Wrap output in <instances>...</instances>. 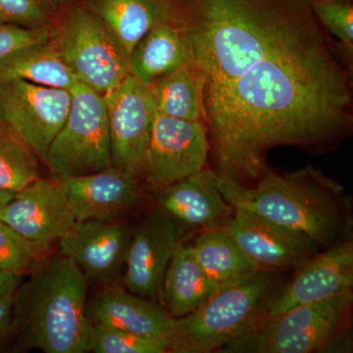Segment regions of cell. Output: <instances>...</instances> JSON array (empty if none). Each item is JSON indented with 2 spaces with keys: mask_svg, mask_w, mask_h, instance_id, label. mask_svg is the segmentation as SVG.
I'll return each mask as SVG.
<instances>
[{
  "mask_svg": "<svg viewBox=\"0 0 353 353\" xmlns=\"http://www.w3.org/2000/svg\"><path fill=\"white\" fill-rule=\"evenodd\" d=\"M314 0H190L180 27L205 77L208 124L312 90L341 62Z\"/></svg>",
  "mask_w": 353,
  "mask_h": 353,
  "instance_id": "obj_1",
  "label": "cell"
},
{
  "mask_svg": "<svg viewBox=\"0 0 353 353\" xmlns=\"http://www.w3.org/2000/svg\"><path fill=\"white\" fill-rule=\"evenodd\" d=\"M219 189L234 208L303 234L321 248L352 229V201L343 185L310 165L292 173L268 170L253 187L219 176Z\"/></svg>",
  "mask_w": 353,
  "mask_h": 353,
  "instance_id": "obj_2",
  "label": "cell"
},
{
  "mask_svg": "<svg viewBox=\"0 0 353 353\" xmlns=\"http://www.w3.org/2000/svg\"><path fill=\"white\" fill-rule=\"evenodd\" d=\"M88 288V279L68 257L39 261L15 292L12 333L21 345L46 353L87 352Z\"/></svg>",
  "mask_w": 353,
  "mask_h": 353,
  "instance_id": "obj_3",
  "label": "cell"
},
{
  "mask_svg": "<svg viewBox=\"0 0 353 353\" xmlns=\"http://www.w3.org/2000/svg\"><path fill=\"white\" fill-rule=\"evenodd\" d=\"M272 288L273 273L267 270L221 288L194 312L173 320L169 352H220L245 336L265 317Z\"/></svg>",
  "mask_w": 353,
  "mask_h": 353,
  "instance_id": "obj_4",
  "label": "cell"
},
{
  "mask_svg": "<svg viewBox=\"0 0 353 353\" xmlns=\"http://www.w3.org/2000/svg\"><path fill=\"white\" fill-rule=\"evenodd\" d=\"M50 29L51 46L79 82L108 94L129 74V54L85 0L60 9Z\"/></svg>",
  "mask_w": 353,
  "mask_h": 353,
  "instance_id": "obj_5",
  "label": "cell"
},
{
  "mask_svg": "<svg viewBox=\"0 0 353 353\" xmlns=\"http://www.w3.org/2000/svg\"><path fill=\"white\" fill-rule=\"evenodd\" d=\"M352 290L263 318L252 331L228 343L224 353H312L338 340L350 322Z\"/></svg>",
  "mask_w": 353,
  "mask_h": 353,
  "instance_id": "obj_6",
  "label": "cell"
},
{
  "mask_svg": "<svg viewBox=\"0 0 353 353\" xmlns=\"http://www.w3.org/2000/svg\"><path fill=\"white\" fill-rule=\"evenodd\" d=\"M63 126L44 161L58 178L90 175L111 167L108 109L103 95L78 82Z\"/></svg>",
  "mask_w": 353,
  "mask_h": 353,
  "instance_id": "obj_7",
  "label": "cell"
},
{
  "mask_svg": "<svg viewBox=\"0 0 353 353\" xmlns=\"http://www.w3.org/2000/svg\"><path fill=\"white\" fill-rule=\"evenodd\" d=\"M71 92L23 80L0 81V130L46 157L63 126Z\"/></svg>",
  "mask_w": 353,
  "mask_h": 353,
  "instance_id": "obj_8",
  "label": "cell"
},
{
  "mask_svg": "<svg viewBox=\"0 0 353 353\" xmlns=\"http://www.w3.org/2000/svg\"><path fill=\"white\" fill-rule=\"evenodd\" d=\"M103 97L108 115L111 167L139 179L145 173L157 115L152 88L128 74Z\"/></svg>",
  "mask_w": 353,
  "mask_h": 353,
  "instance_id": "obj_9",
  "label": "cell"
},
{
  "mask_svg": "<svg viewBox=\"0 0 353 353\" xmlns=\"http://www.w3.org/2000/svg\"><path fill=\"white\" fill-rule=\"evenodd\" d=\"M209 150L205 123L157 110L143 176L153 189H162L203 170Z\"/></svg>",
  "mask_w": 353,
  "mask_h": 353,
  "instance_id": "obj_10",
  "label": "cell"
},
{
  "mask_svg": "<svg viewBox=\"0 0 353 353\" xmlns=\"http://www.w3.org/2000/svg\"><path fill=\"white\" fill-rule=\"evenodd\" d=\"M0 222L46 252L76 222L61 180L41 178L16 192L0 211Z\"/></svg>",
  "mask_w": 353,
  "mask_h": 353,
  "instance_id": "obj_11",
  "label": "cell"
},
{
  "mask_svg": "<svg viewBox=\"0 0 353 353\" xmlns=\"http://www.w3.org/2000/svg\"><path fill=\"white\" fill-rule=\"evenodd\" d=\"M222 229L261 270L296 269L321 250L304 234L245 209L234 208Z\"/></svg>",
  "mask_w": 353,
  "mask_h": 353,
  "instance_id": "obj_12",
  "label": "cell"
},
{
  "mask_svg": "<svg viewBox=\"0 0 353 353\" xmlns=\"http://www.w3.org/2000/svg\"><path fill=\"white\" fill-rule=\"evenodd\" d=\"M182 234L159 210L146 214L132 230L123 285L132 294L160 303L162 285Z\"/></svg>",
  "mask_w": 353,
  "mask_h": 353,
  "instance_id": "obj_13",
  "label": "cell"
},
{
  "mask_svg": "<svg viewBox=\"0 0 353 353\" xmlns=\"http://www.w3.org/2000/svg\"><path fill=\"white\" fill-rule=\"evenodd\" d=\"M132 232L118 219L76 221L58 245L88 282L108 285L115 282L126 262Z\"/></svg>",
  "mask_w": 353,
  "mask_h": 353,
  "instance_id": "obj_14",
  "label": "cell"
},
{
  "mask_svg": "<svg viewBox=\"0 0 353 353\" xmlns=\"http://www.w3.org/2000/svg\"><path fill=\"white\" fill-rule=\"evenodd\" d=\"M353 243L340 241L299 265L296 275L280 294L269 299L265 317L314 303L352 290Z\"/></svg>",
  "mask_w": 353,
  "mask_h": 353,
  "instance_id": "obj_15",
  "label": "cell"
},
{
  "mask_svg": "<svg viewBox=\"0 0 353 353\" xmlns=\"http://www.w3.org/2000/svg\"><path fill=\"white\" fill-rule=\"evenodd\" d=\"M158 210L185 231L219 229L233 216L234 208L219 189V176L203 170L157 190Z\"/></svg>",
  "mask_w": 353,
  "mask_h": 353,
  "instance_id": "obj_16",
  "label": "cell"
},
{
  "mask_svg": "<svg viewBox=\"0 0 353 353\" xmlns=\"http://www.w3.org/2000/svg\"><path fill=\"white\" fill-rule=\"evenodd\" d=\"M59 179L76 221L118 219L139 199V179L113 167L90 175Z\"/></svg>",
  "mask_w": 353,
  "mask_h": 353,
  "instance_id": "obj_17",
  "label": "cell"
},
{
  "mask_svg": "<svg viewBox=\"0 0 353 353\" xmlns=\"http://www.w3.org/2000/svg\"><path fill=\"white\" fill-rule=\"evenodd\" d=\"M104 285L88 305L90 322L170 340L174 319L161 304L132 294L115 282Z\"/></svg>",
  "mask_w": 353,
  "mask_h": 353,
  "instance_id": "obj_18",
  "label": "cell"
},
{
  "mask_svg": "<svg viewBox=\"0 0 353 353\" xmlns=\"http://www.w3.org/2000/svg\"><path fill=\"white\" fill-rule=\"evenodd\" d=\"M224 285L206 275L194 256L192 245L182 241L176 245L165 273L160 304L173 319H178L201 307Z\"/></svg>",
  "mask_w": 353,
  "mask_h": 353,
  "instance_id": "obj_19",
  "label": "cell"
},
{
  "mask_svg": "<svg viewBox=\"0 0 353 353\" xmlns=\"http://www.w3.org/2000/svg\"><path fill=\"white\" fill-rule=\"evenodd\" d=\"M108 26L128 54L152 28L178 23L176 0H85Z\"/></svg>",
  "mask_w": 353,
  "mask_h": 353,
  "instance_id": "obj_20",
  "label": "cell"
},
{
  "mask_svg": "<svg viewBox=\"0 0 353 353\" xmlns=\"http://www.w3.org/2000/svg\"><path fill=\"white\" fill-rule=\"evenodd\" d=\"M189 64L194 61L183 30L174 23L165 22L146 32L132 48L129 74L150 85L160 77Z\"/></svg>",
  "mask_w": 353,
  "mask_h": 353,
  "instance_id": "obj_21",
  "label": "cell"
},
{
  "mask_svg": "<svg viewBox=\"0 0 353 353\" xmlns=\"http://www.w3.org/2000/svg\"><path fill=\"white\" fill-rule=\"evenodd\" d=\"M8 80L68 90L79 82L48 41L26 46L0 61V81Z\"/></svg>",
  "mask_w": 353,
  "mask_h": 353,
  "instance_id": "obj_22",
  "label": "cell"
},
{
  "mask_svg": "<svg viewBox=\"0 0 353 353\" xmlns=\"http://www.w3.org/2000/svg\"><path fill=\"white\" fill-rule=\"evenodd\" d=\"M150 85L158 113L205 123V77L196 65L179 67L157 79Z\"/></svg>",
  "mask_w": 353,
  "mask_h": 353,
  "instance_id": "obj_23",
  "label": "cell"
},
{
  "mask_svg": "<svg viewBox=\"0 0 353 353\" xmlns=\"http://www.w3.org/2000/svg\"><path fill=\"white\" fill-rule=\"evenodd\" d=\"M192 248L202 270L220 285L231 284L261 270L222 228L201 232Z\"/></svg>",
  "mask_w": 353,
  "mask_h": 353,
  "instance_id": "obj_24",
  "label": "cell"
},
{
  "mask_svg": "<svg viewBox=\"0 0 353 353\" xmlns=\"http://www.w3.org/2000/svg\"><path fill=\"white\" fill-rule=\"evenodd\" d=\"M39 176L37 155L0 130V192L16 194Z\"/></svg>",
  "mask_w": 353,
  "mask_h": 353,
  "instance_id": "obj_25",
  "label": "cell"
},
{
  "mask_svg": "<svg viewBox=\"0 0 353 353\" xmlns=\"http://www.w3.org/2000/svg\"><path fill=\"white\" fill-rule=\"evenodd\" d=\"M170 350L169 339L152 338L125 330L92 322L88 352L94 353H165Z\"/></svg>",
  "mask_w": 353,
  "mask_h": 353,
  "instance_id": "obj_26",
  "label": "cell"
},
{
  "mask_svg": "<svg viewBox=\"0 0 353 353\" xmlns=\"http://www.w3.org/2000/svg\"><path fill=\"white\" fill-rule=\"evenodd\" d=\"M43 253L12 228L0 222V271L23 276L37 266Z\"/></svg>",
  "mask_w": 353,
  "mask_h": 353,
  "instance_id": "obj_27",
  "label": "cell"
},
{
  "mask_svg": "<svg viewBox=\"0 0 353 353\" xmlns=\"http://www.w3.org/2000/svg\"><path fill=\"white\" fill-rule=\"evenodd\" d=\"M312 11L320 24L339 39L352 57L353 51V6L352 0H314Z\"/></svg>",
  "mask_w": 353,
  "mask_h": 353,
  "instance_id": "obj_28",
  "label": "cell"
},
{
  "mask_svg": "<svg viewBox=\"0 0 353 353\" xmlns=\"http://www.w3.org/2000/svg\"><path fill=\"white\" fill-rule=\"evenodd\" d=\"M55 15L41 0H0V25L50 29Z\"/></svg>",
  "mask_w": 353,
  "mask_h": 353,
  "instance_id": "obj_29",
  "label": "cell"
},
{
  "mask_svg": "<svg viewBox=\"0 0 353 353\" xmlns=\"http://www.w3.org/2000/svg\"><path fill=\"white\" fill-rule=\"evenodd\" d=\"M50 29H30L12 25H0V61L26 46L46 43Z\"/></svg>",
  "mask_w": 353,
  "mask_h": 353,
  "instance_id": "obj_30",
  "label": "cell"
},
{
  "mask_svg": "<svg viewBox=\"0 0 353 353\" xmlns=\"http://www.w3.org/2000/svg\"><path fill=\"white\" fill-rule=\"evenodd\" d=\"M16 290L0 299V345L12 333L13 303Z\"/></svg>",
  "mask_w": 353,
  "mask_h": 353,
  "instance_id": "obj_31",
  "label": "cell"
},
{
  "mask_svg": "<svg viewBox=\"0 0 353 353\" xmlns=\"http://www.w3.org/2000/svg\"><path fill=\"white\" fill-rule=\"evenodd\" d=\"M22 276L0 271V299L8 292L17 289Z\"/></svg>",
  "mask_w": 353,
  "mask_h": 353,
  "instance_id": "obj_32",
  "label": "cell"
},
{
  "mask_svg": "<svg viewBox=\"0 0 353 353\" xmlns=\"http://www.w3.org/2000/svg\"><path fill=\"white\" fill-rule=\"evenodd\" d=\"M41 1L57 14L60 9L63 8L68 3L70 0H41Z\"/></svg>",
  "mask_w": 353,
  "mask_h": 353,
  "instance_id": "obj_33",
  "label": "cell"
},
{
  "mask_svg": "<svg viewBox=\"0 0 353 353\" xmlns=\"http://www.w3.org/2000/svg\"><path fill=\"white\" fill-rule=\"evenodd\" d=\"M15 194L14 192H0V211L6 205L8 202L11 201Z\"/></svg>",
  "mask_w": 353,
  "mask_h": 353,
  "instance_id": "obj_34",
  "label": "cell"
}]
</instances>
